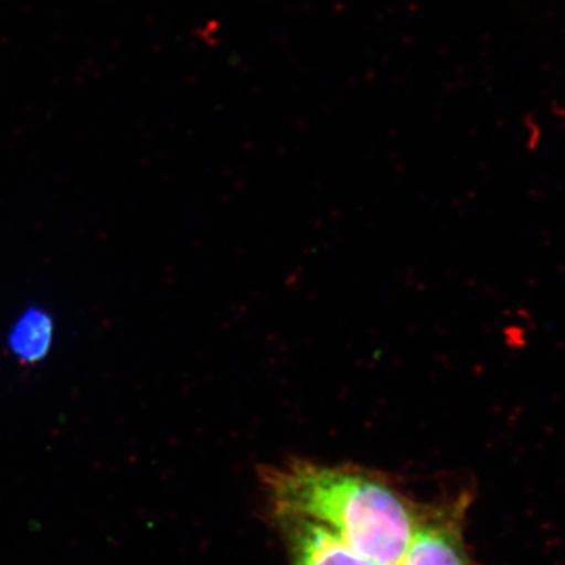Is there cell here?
Returning a JSON list of instances; mask_svg holds the SVG:
<instances>
[{
	"label": "cell",
	"mask_w": 565,
	"mask_h": 565,
	"mask_svg": "<svg viewBox=\"0 0 565 565\" xmlns=\"http://www.w3.org/2000/svg\"><path fill=\"white\" fill-rule=\"evenodd\" d=\"M259 479L277 519L318 523L381 565L401 564L422 520L424 504L390 476L355 465L294 459Z\"/></svg>",
	"instance_id": "6da1fadb"
},
{
	"label": "cell",
	"mask_w": 565,
	"mask_h": 565,
	"mask_svg": "<svg viewBox=\"0 0 565 565\" xmlns=\"http://www.w3.org/2000/svg\"><path fill=\"white\" fill-rule=\"evenodd\" d=\"M470 503V494L462 492L444 503L424 505L399 565H475L463 534Z\"/></svg>",
	"instance_id": "7a4b0ae2"
},
{
	"label": "cell",
	"mask_w": 565,
	"mask_h": 565,
	"mask_svg": "<svg viewBox=\"0 0 565 565\" xmlns=\"http://www.w3.org/2000/svg\"><path fill=\"white\" fill-rule=\"evenodd\" d=\"M278 520L291 565H381L318 523L303 519Z\"/></svg>",
	"instance_id": "3957f363"
},
{
	"label": "cell",
	"mask_w": 565,
	"mask_h": 565,
	"mask_svg": "<svg viewBox=\"0 0 565 565\" xmlns=\"http://www.w3.org/2000/svg\"><path fill=\"white\" fill-rule=\"evenodd\" d=\"M54 340V323L51 316L40 308H29L21 318L11 326L9 348L21 362L36 363L50 352Z\"/></svg>",
	"instance_id": "277c9868"
}]
</instances>
